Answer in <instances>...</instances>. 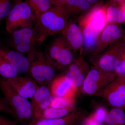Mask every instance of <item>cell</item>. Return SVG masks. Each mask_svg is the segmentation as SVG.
<instances>
[{"label":"cell","instance_id":"cell-27","mask_svg":"<svg viewBox=\"0 0 125 125\" xmlns=\"http://www.w3.org/2000/svg\"><path fill=\"white\" fill-rule=\"evenodd\" d=\"M12 6L11 0H0V22L7 17Z\"/></svg>","mask_w":125,"mask_h":125},{"label":"cell","instance_id":"cell-14","mask_svg":"<svg viewBox=\"0 0 125 125\" xmlns=\"http://www.w3.org/2000/svg\"><path fill=\"white\" fill-rule=\"evenodd\" d=\"M6 80L17 93L27 99L32 98L39 87L35 81L26 76Z\"/></svg>","mask_w":125,"mask_h":125},{"label":"cell","instance_id":"cell-36","mask_svg":"<svg viewBox=\"0 0 125 125\" xmlns=\"http://www.w3.org/2000/svg\"><path fill=\"white\" fill-rule=\"evenodd\" d=\"M116 0L118 1H120V2H121L124 1H125V0Z\"/></svg>","mask_w":125,"mask_h":125},{"label":"cell","instance_id":"cell-29","mask_svg":"<svg viewBox=\"0 0 125 125\" xmlns=\"http://www.w3.org/2000/svg\"><path fill=\"white\" fill-rule=\"evenodd\" d=\"M115 73L117 75L125 76V49Z\"/></svg>","mask_w":125,"mask_h":125},{"label":"cell","instance_id":"cell-22","mask_svg":"<svg viewBox=\"0 0 125 125\" xmlns=\"http://www.w3.org/2000/svg\"><path fill=\"white\" fill-rule=\"evenodd\" d=\"M31 8L35 19L54 5L52 0H26Z\"/></svg>","mask_w":125,"mask_h":125},{"label":"cell","instance_id":"cell-6","mask_svg":"<svg viewBox=\"0 0 125 125\" xmlns=\"http://www.w3.org/2000/svg\"><path fill=\"white\" fill-rule=\"evenodd\" d=\"M125 49V36L110 46L101 54L91 57L93 65L105 71L115 72Z\"/></svg>","mask_w":125,"mask_h":125},{"label":"cell","instance_id":"cell-11","mask_svg":"<svg viewBox=\"0 0 125 125\" xmlns=\"http://www.w3.org/2000/svg\"><path fill=\"white\" fill-rule=\"evenodd\" d=\"M90 66L84 57L80 56L65 70L63 75L77 90L82 89Z\"/></svg>","mask_w":125,"mask_h":125},{"label":"cell","instance_id":"cell-1","mask_svg":"<svg viewBox=\"0 0 125 125\" xmlns=\"http://www.w3.org/2000/svg\"><path fill=\"white\" fill-rule=\"evenodd\" d=\"M69 19L63 6L54 5L49 10L35 19L34 28L39 43L48 36L62 33Z\"/></svg>","mask_w":125,"mask_h":125},{"label":"cell","instance_id":"cell-8","mask_svg":"<svg viewBox=\"0 0 125 125\" xmlns=\"http://www.w3.org/2000/svg\"><path fill=\"white\" fill-rule=\"evenodd\" d=\"M47 53L56 68L61 71L65 70L76 58L62 36L53 40Z\"/></svg>","mask_w":125,"mask_h":125},{"label":"cell","instance_id":"cell-26","mask_svg":"<svg viewBox=\"0 0 125 125\" xmlns=\"http://www.w3.org/2000/svg\"><path fill=\"white\" fill-rule=\"evenodd\" d=\"M75 98H69L62 97H54L49 107L54 108H63L74 106L75 104Z\"/></svg>","mask_w":125,"mask_h":125},{"label":"cell","instance_id":"cell-16","mask_svg":"<svg viewBox=\"0 0 125 125\" xmlns=\"http://www.w3.org/2000/svg\"><path fill=\"white\" fill-rule=\"evenodd\" d=\"M51 92L54 97L74 98L78 90L64 75L56 77L51 84Z\"/></svg>","mask_w":125,"mask_h":125},{"label":"cell","instance_id":"cell-28","mask_svg":"<svg viewBox=\"0 0 125 125\" xmlns=\"http://www.w3.org/2000/svg\"><path fill=\"white\" fill-rule=\"evenodd\" d=\"M0 112L5 113L14 117L13 111L5 98H0Z\"/></svg>","mask_w":125,"mask_h":125},{"label":"cell","instance_id":"cell-15","mask_svg":"<svg viewBox=\"0 0 125 125\" xmlns=\"http://www.w3.org/2000/svg\"><path fill=\"white\" fill-rule=\"evenodd\" d=\"M87 116V112L76 109L69 115L56 119H33L27 125H75Z\"/></svg>","mask_w":125,"mask_h":125},{"label":"cell","instance_id":"cell-25","mask_svg":"<svg viewBox=\"0 0 125 125\" xmlns=\"http://www.w3.org/2000/svg\"><path fill=\"white\" fill-rule=\"evenodd\" d=\"M108 112L103 107L98 108L92 114L84 118V120L88 123L101 124L104 123Z\"/></svg>","mask_w":125,"mask_h":125},{"label":"cell","instance_id":"cell-20","mask_svg":"<svg viewBox=\"0 0 125 125\" xmlns=\"http://www.w3.org/2000/svg\"><path fill=\"white\" fill-rule=\"evenodd\" d=\"M76 109L74 106L60 108L49 107L34 114L32 119H56L62 118L69 115Z\"/></svg>","mask_w":125,"mask_h":125},{"label":"cell","instance_id":"cell-32","mask_svg":"<svg viewBox=\"0 0 125 125\" xmlns=\"http://www.w3.org/2000/svg\"><path fill=\"white\" fill-rule=\"evenodd\" d=\"M54 5L62 4L66 0H52Z\"/></svg>","mask_w":125,"mask_h":125},{"label":"cell","instance_id":"cell-21","mask_svg":"<svg viewBox=\"0 0 125 125\" xmlns=\"http://www.w3.org/2000/svg\"><path fill=\"white\" fill-rule=\"evenodd\" d=\"M106 12L107 24L125 23V15L120 7L113 5H106Z\"/></svg>","mask_w":125,"mask_h":125},{"label":"cell","instance_id":"cell-24","mask_svg":"<svg viewBox=\"0 0 125 125\" xmlns=\"http://www.w3.org/2000/svg\"><path fill=\"white\" fill-rule=\"evenodd\" d=\"M18 73L10 63L0 54V75L5 79H9L17 77Z\"/></svg>","mask_w":125,"mask_h":125},{"label":"cell","instance_id":"cell-5","mask_svg":"<svg viewBox=\"0 0 125 125\" xmlns=\"http://www.w3.org/2000/svg\"><path fill=\"white\" fill-rule=\"evenodd\" d=\"M6 19V29L9 33L25 28H33L35 18L29 5L16 0Z\"/></svg>","mask_w":125,"mask_h":125},{"label":"cell","instance_id":"cell-17","mask_svg":"<svg viewBox=\"0 0 125 125\" xmlns=\"http://www.w3.org/2000/svg\"><path fill=\"white\" fill-rule=\"evenodd\" d=\"M51 90L47 85H42L39 87L31 102L34 115L41 110L49 107L53 99Z\"/></svg>","mask_w":125,"mask_h":125},{"label":"cell","instance_id":"cell-4","mask_svg":"<svg viewBox=\"0 0 125 125\" xmlns=\"http://www.w3.org/2000/svg\"><path fill=\"white\" fill-rule=\"evenodd\" d=\"M0 89L13 109L14 118L23 125L29 124L33 118L31 103L17 93L4 79H0Z\"/></svg>","mask_w":125,"mask_h":125},{"label":"cell","instance_id":"cell-3","mask_svg":"<svg viewBox=\"0 0 125 125\" xmlns=\"http://www.w3.org/2000/svg\"><path fill=\"white\" fill-rule=\"evenodd\" d=\"M106 5L97 4L78 18V25L84 38L91 40L98 37L107 24Z\"/></svg>","mask_w":125,"mask_h":125},{"label":"cell","instance_id":"cell-35","mask_svg":"<svg viewBox=\"0 0 125 125\" xmlns=\"http://www.w3.org/2000/svg\"><path fill=\"white\" fill-rule=\"evenodd\" d=\"M96 125H107L104 123H101V124H97Z\"/></svg>","mask_w":125,"mask_h":125},{"label":"cell","instance_id":"cell-7","mask_svg":"<svg viewBox=\"0 0 125 125\" xmlns=\"http://www.w3.org/2000/svg\"><path fill=\"white\" fill-rule=\"evenodd\" d=\"M117 76L115 72L105 71L92 65L85 78L82 89L87 94L98 96Z\"/></svg>","mask_w":125,"mask_h":125},{"label":"cell","instance_id":"cell-23","mask_svg":"<svg viewBox=\"0 0 125 125\" xmlns=\"http://www.w3.org/2000/svg\"><path fill=\"white\" fill-rule=\"evenodd\" d=\"M104 123L107 125H125V112L124 109L113 108L108 112Z\"/></svg>","mask_w":125,"mask_h":125},{"label":"cell","instance_id":"cell-30","mask_svg":"<svg viewBox=\"0 0 125 125\" xmlns=\"http://www.w3.org/2000/svg\"><path fill=\"white\" fill-rule=\"evenodd\" d=\"M18 122L0 115V125H18Z\"/></svg>","mask_w":125,"mask_h":125},{"label":"cell","instance_id":"cell-33","mask_svg":"<svg viewBox=\"0 0 125 125\" xmlns=\"http://www.w3.org/2000/svg\"><path fill=\"white\" fill-rule=\"evenodd\" d=\"M120 2V7L125 15V1Z\"/></svg>","mask_w":125,"mask_h":125},{"label":"cell","instance_id":"cell-12","mask_svg":"<svg viewBox=\"0 0 125 125\" xmlns=\"http://www.w3.org/2000/svg\"><path fill=\"white\" fill-rule=\"evenodd\" d=\"M12 35V45L16 51L23 53L29 52L38 43L37 33L33 28H25L14 31Z\"/></svg>","mask_w":125,"mask_h":125},{"label":"cell","instance_id":"cell-18","mask_svg":"<svg viewBox=\"0 0 125 125\" xmlns=\"http://www.w3.org/2000/svg\"><path fill=\"white\" fill-rule=\"evenodd\" d=\"M0 54L19 73H24L28 72L29 65L28 60L22 53L16 51L0 49Z\"/></svg>","mask_w":125,"mask_h":125},{"label":"cell","instance_id":"cell-13","mask_svg":"<svg viewBox=\"0 0 125 125\" xmlns=\"http://www.w3.org/2000/svg\"><path fill=\"white\" fill-rule=\"evenodd\" d=\"M62 34L70 49L74 53L79 52L80 56L83 55L84 37L83 32L76 22L72 19L69 20Z\"/></svg>","mask_w":125,"mask_h":125},{"label":"cell","instance_id":"cell-19","mask_svg":"<svg viewBox=\"0 0 125 125\" xmlns=\"http://www.w3.org/2000/svg\"><path fill=\"white\" fill-rule=\"evenodd\" d=\"M60 4L63 6L69 19L83 15L93 7L88 0H66Z\"/></svg>","mask_w":125,"mask_h":125},{"label":"cell","instance_id":"cell-9","mask_svg":"<svg viewBox=\"0 0 125 125\" xmlns=\"http://www.w3.org/2000/svg\"><path fill=\"white\" fill-rule=\"evenodd\" d=\"M112 107L125 108V76L117 75L98 94Z\"/></svg>","mask_w":125,"mask_h":125},{"label":"cell","instance_id":"cell-10","mask_svg":"<svg viewBox=\"0 0 125 125\" xmlns=\"http://www.w3.org/2000/svg\"><path fill=\"white\" fill-rule=\"evenodd\" d=\"M125 30L120 24H107L99 37L91 57L102 53L124 36Z\"/></svg>","mask_w":125,"mask_h":125},{"label":"cell","instance_id":"cell-31","mask_svg":"<svg viewBox=\"0 0 125 125\" xmlns=\"http://www.w3.org/2000/svg\"><path fill=\"white\" fill-rule=\"evenodd\" d=\"M84 119L83 120L81 121L80 122L76 124L75 125H96V124L94 123H88V122H86L84 120Z\"/></svg>","mask_w":125,"mask_h":125},{"label":"cell","instance_id":"cell-2","mask_svg":"<svg viewBox=\"0 0 125 125\" xmlns=\"http://www.w3.org/2000/svg\"><path fill=\"white\" fill-rule=\"evenodd\" d=\"M28 72L34 80L41 85L51 84L56 78V68L47 52L33 48L27 54Z\"/></svg>","mask_w":125,"mask_h":125},{"label":"cell","instance_id":"cell-34","mask_svg":"<svg viewBox=\"0 0 125 125\" xmlns=\"http://www.w3.org/2000/svg\"><path fill=\"white\" fill-rule=\"evenodd\" d=\"M88 1L93 6L94 5H94L97 4L99 0H88Z\"/></svg>","mask_w":125,"mask_h":125}]
</instances>
